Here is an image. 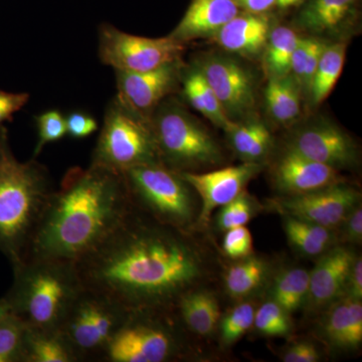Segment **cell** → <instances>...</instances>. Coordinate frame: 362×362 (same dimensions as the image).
<instances>
[{"label": "cell", "instance_id": "cell-17", "mask_svg": "<svg viewBox=\"0 0 362 362\" xmlns=\"http://www.w3.org/2000/svg\"><path fill=\"white\" fill-rule=\"evenodd\" d=\"M346 247H334L323 255L309 273L308 299L315 306H323L337 299L346 289L350 271L356 261Z\"/></svg>", "mask_w": 362, "mask_h": 362}, {"label": "cell", "instance_id": "cell-33", "mask_svg": "<svg viewBox=\"0 0 362 362\" xmlns=\"http://www.w3.org/2000/svg\"><path fill=\"white\" fill-rule=\"evenodd\" d=\"M37 127V142L33 158H37L47 144L59 141L66 133V117L59 110H49L35 116Z\"/></svg>", "mask_w": 362, "mask_h": 362}, {"label": "cell", "instance_id": "cell-6", "mask_svg": "<svg viewBox=\"0 0 362 362\" xmlns=\"http://www.w3.org/2000/svg\"><path fill=\"white\" fill-rule=\"evenodd\" d=\"M150 119L161 163L166 168L182 173L216 165L223 160L213 136L177 98H166Z\"/></svg>", "mask_w": 362, "mask_h": 362}, {"label": "cell", "instance_id": "cell-44", "mask_svg": "<svg viewBox=\"0 0 362 362\" xmlns=\"http://www.w3.org/2000/svg\"><path fill=\"white\" fill-rule=\"evenodd\" d=\"M305 0H277L276 7L280 9H289L292 7H299Z\"/></svg>", "mask_w": 362, "mask_h": 362}, {"label": "cell", "instance_id": "cell-18", "mask_svg": "<svg viewBox=\"0 0 362 362\" xmlns=\"http://www.w3.org/2000/svg\"><path fill=\"white\" fill-rule=\"evenodd\" d=\"M270 30L271 20L266 13L242 11L214 37L226 52L254 58L264 51Z\"/></svg>", "mask_w": 362, "mask_h": 362}, {"label": "cell", "instance_id": "cell-39", "mask_svg": "<svg viewBox=\"0 0 362 362\" xmlns=\"http://www.w3.org/2000/svg\"><path fill=\"white\" fill-rule=\"evenodd\" d=\"M30 95L26 93H8L0 90V127L6 121L11 120L14 113L21 110L28 102Z\"/></svg>", "mask_w": 362, "mask_h": 362}, {"label": "cell", "instance_id": "cell-16", "mask_svg": "<svg viewBox=\"0 0 362 362\" xmlns=\"http://www.w3.org/2000/svg\"><path fill=\"white\" fill-rule=\"evenodd\" d=\"M240 11L235 0H192L180 23L168 35L185 45L192 40L214 37Z\"/></svg>", "mask_w": 362, "mask_h": 362}, {"label": "cell", "instance_id": "cell-12", "mask_svg": "<svg viewBox=\"0 0 362 362\" xmlns=\"http://www.w3.org/2000/svg\"><path fill=\"white\" fill-rule=\"evenodd\" d=\"M185 66L181 59L140 73L115 70L117 96L150 119L159 104L180 89Z\"/></svg>", "mask_w": 362, "mask_h": 362}, {"label": "cell", "instance_id": "cell-43", "mask_svg": "<svg viewBox=\"0 0 362 362\" xmlns=\"http://www.w3.org/2000/svg\"><path fill=\"white\" fill-rule=\"evenodd\" d=\"M240 9L252 13H267L276 7L277 0H235Z\"/></svg>", "mask_w": 362, "mask_h": 362}, {"label": "cell", "instance_id": "cell-46", "mask_svg": "<svg viewBox=\"0 0 362 362\" xmlns=\"http://www.w3.org/2000/svg\"><path fill=\"white\" fill-rule=\"evenodd\" d=\"M9 309L8 306H7L6 300L2 298V299H0V320L4 318V316L6 315Z\"/></svg>", "mask_w": 362, "mask_h": 362}, {"label": "cell", "instance_id": "cell-14", "mask_svg": "<svg viewBox=\"0 0 362 362\" xmlns=\"http://www.w3.org/2000/svg\"><path fill=\"white\" fill-rule=\"evenodd\" d=\"M262 169V162H244L240 165L211 173L182 171L178 173L201 197L202 209L197 221L206 223L214 209L226 206L242 194L250 180L261 173Z\"/></svg>", "mask_w": 362, "mask_h": 362}, {"label": "cell", "instance_id": "cell-34", "mask_svg": "<svg viewBox=\"0 0 362 362\" xmlns=\"http://www.w3.org/2000/svg\"><path fill=\"white\" fill-rule=\"evenodd\" d=\"M254 202L244 190L233 201L221 206L216 216V225L221 230L246 226L254 216Z\"/></svg>", "mask_w": 362, "mask_h": 362}, {"label": "cell", "instance_id": "cell-38", "mask_svg": "<svg viewBox=\"0 0 362 362\" xmlns=\"http://www.w3.org/2000/svg\"><path fill=\"white\" fill-rule=\"evenodd\" d=\"M327 42L325 40L318 39V37H311L310 49H309L308 56H307L306 63L303 71V77L301 81V90L305 94H308L309 88H310L312 78L318 66L319 59L325 47H327Z\"/></svg>", "mask_w": 362, "mask_h": 362}, {"label": "cell", "instance_id": "cell-24", "mask_svg": "<svg viewBox=\"0 0 362 362\" xmlns=\"http://www.w3.org/2000/svg\"><path fill=\"white\" fill-rule=\"evenodd\" d=\"M301 93L291 75L269 78L265 89L266 108L275 122L288 125L301 115Z\"/></svg>", "mask_w": 362, "mask_h": 362}, {"label": "cell", "instance_id": "cell-10", "mask_svg": "<svg viewBox=\"0 0 362 362\" xmlns=\"http://www.w3.org/2000/svg\"><path fill=\"white\" fill-rule=\"evenodd\" d=\"M195 65L230 120L240 122L252 115L257 104V83L249 69L237 59L218 54L199 59Z\"/></svg>", "mask_w": 362, "mask_h": 362}, {"label": "cell", "instance_id": "cell-23", "mask_svg": "<svg viewBox=\"0 0 362 362\" xmlns=\"http://www.w3.org/2000/svg\"><path fill=\"white\" fill-rule=\"evenodd\" d=\"M326 335L335 346L352 349L362 341V305L359 300L349 299L337 304L328 314Z\"/></svg>", "mask_w": 362, "mask_h": 362}, {"label": "cell", "instance_id": "cell-25", "mask_svg": "<svg viewBox=\"0 0 362 362\" xmlns=\"http://www.w3.org/2000/svg\"><path fill=\"white\" fill-rule=\"evenodd\" d=\"M226 133L235 153L245 162H261L268 156L273 144L270 130L259 119L235 122Z\"/></svg>", "mask_w": 362, "mask_h": 362}, {"label": "cell", "instance_id": "cell-21", "mask_svg": "<svg viewBox=\"0 0 362 362\" xmlns=\"http://www.w3.org/2000/svg\"><path fill=\"white\" fill-rule=\"evenodd\" d=\"M21 362H78V357L59 330L28 327Z\"/></svg>", "mask_w": 362, "mask_h": 362}, {"label": "cell", "instance_id": "cell-4", "mask_svg": "<svg viewBox=\"0 0 362 362\" xmlns=\"http://www.w3.org/2000/svg\"><path fill=\"white\" fill-rule=\"evenodd\" d=\"M13 282L6 300L9 311L30 328L59 330L84 290L76 264L28 258L13 266Z\"/></svg>", "mask_w": 362, "mask_h": 362}, {"label": "cell", "instance_id": "cell-11", "mask_svg": "<svg viewBox=\"0 0 362 362\" xmlns=\"http://www.w3.org/2000/svg\"><path fill=\"white\" fill-rule=\"evenodd\" d=\"M361 194L343 182L306 192L288 195L272 204L280 213L316 225L333 228L358 204Z\"/></svg>", "mask_w": 362, "mask_h": 362}, {"label": "cell", "instance_id": "cell-37", "mask_svg": "<svg viewBox=\"0 0 362 362\" xmlns=\"http://www.w3.org/2000/svg\"><path fill=\"white\" fill-rule=\"evenodd\" d=\"M66 121V133L76 139H83L98 130L97 121L84 112H73Z\"/></svg>", "mask_w": 362, "mask_h": 362}, {"label": "cell", "instance_id": "cell-42", "mask_svg": "<svg viewBox=\"0 0 362 362\" xmlns=\"http://www.w3.org/2000/svg\"><path fill=\"white\" fill-rule=\"evenodd\" d=\"M350 299L359 300L362 298V259L356 258L350 271L346 289Z\"/></svg>", "mask_w": 362, "mask_h": 362}, {"label": "cell", "instance_id": "cell-2", "mask_svg": "<svg viewBox=\"0 0 362 362\" xmlns=\"http://www.w3.org/2000/svg\"><path fill=\"white\" fill-rule=\"evenodd\" d=\"M131 211L123 173L93 164L71 168L52 192L25 259L78 263L109 238Z\"/></svg>", "mask_w": 362, "mask_h": 362}, {"label": "cell", "instance_id": "cell-7", "mask_svg": "<svg viewBox=\"0 0 362 362\" xmlns=\"http://www.w3.org/2000/svg\"><path fill=\"white\" fill-rule=\"evenodd\" d=\"M123 175L136 211L185 232L194 223L192 188L177 171L161 163L147 164L128 169Z\"/></svg>", "mask_w": 362, "mask_h": 362}, {"label": "cell", "instance_id": "cell-40", "mask_svg": "<svg viewBox=\"0 0 362 362\" xmlns=\"http://www.w3.org/2000/svg\"><path fill=\"white\" fill-rule=\"evenodd\" d=\"M342 223L343 233H344V239L349 243H356L361 244L362 240V209L357 204L350 211V213L345 216Z\"/></svg>", "mask_w": 362, "mask_h": 362}, {"label": "cell", "instance_id": "cell-45", "mask_svg": "<svg viewBox=\"0 0 362 362\" xmlns=\"http://www.w3.org/2000/svg\"><path fill=\"white\" fill-rule=\"evenodd\" d=\"M8 144V135H7L6 128L4 126H1L0 127V159H1L4 149H6Z\"/></svg>", "mask_w": 362, "mask_h": 362}, {"label": "cell", "instance_id": "cell-30", "mask_svg": "<svg viewBox=\"0 0 362 362\" xmlns=\"http://www.w3.org/2000/svg\"><path fill=\"white\" fill-rule=\"evenodd\" d=\"M267 265L263 259L246 257L230 267L226 275V288L230 296L240 298L251 294L266 278Z\"/></svg>", "mask_w": 362, "mask_h": 362}, {"label": "cell", "instance_id": "cell-32", "mask_svg": "<svg viewBox=\"0 0 362 362\" xmlns=\"http://www.w3.org/2000/svg\"><path fill=\"white\" fill-rule=\"evenodd\" d=\"M287 312L276 302H267L255 312L254 326L268 337H286L291 329Z\"/></svg>", "mask_w": 362, "mask_h": 362}, {"label": "cell", "instance_id": "cell-31", "mask_svg": "<svg viewBox=\"0 0 362 362\" xmlns=\"http://www.w3.org/2000/svg\"><path fill=\"white\" fill-rule=\"evenodd\" d=\"M26 329L25 322L11 311L0 320V362H21Z\"/></svg>", "mask_w": 362, "mask_h": 362}, {"label": "cell", "instance_id": "cell-28", "mask_svg": "<svg viewBox=\"0 0 362 362\" xmlns=\"http://www.w3.org/2000/svg\"><path fill=\"white\" fill-rule=\"evenodd\" d=\"M284 228L290 243L298 251L306 256H319L332 243L333 237L330 228L310 221L286 216Z\"/></svg>", "mask_w": 362, "mask_h": 362}, {"label": "cell", "instance_id": "cell-26", "mask_svg": "<svg viewBox=\"0 0 362 362\" xmlns=\"http://www.w3.org/2000/svg\"><path fill=\"white\" fill-rule=\"evenodd\" d=\"M346 51L347 44L344 42L328 44L324 49L307 94L314 106L322 103L337 85L344 66Z\"/></svg>", "mask_w": 362, "mask_h": 362}, {"label": "cell", "instance_id": "cell-20", "mask_svg": "<svg viewBox=\"0 0 362 362\" xmlns=\"http://www.w3.org/2000/svg\"><path fill=\"white\" fill-rule=\"evenodd\" d=\"M180 86L183 97L195 110L226 132L232 129L235 122L226 115L218 98L197 65L185 66Z\"/></svg>", "mask_w": 362, "mask_h": 362}, {"label": "cell", "instance_id": "cell-13", "mask_svg": "<svg viewBox=\"0 0 362 362\" xmlns=\"http://www.w3.org/2000/svg\"><path fill=\"white\" fill-rule=\"evenodd\" d=\"M287 148L337 170L358 162V150L351 137L327 121H316L298 129Z\"/></svg>", "mask_w": 362, "mask_h": 362}, {"label": "cell", "instance_id": "cell-15", "mask_svg": "<svg viewBox=\"0 0 362 362\" xmlns=\"http://www.w3.org/2000/svg\"><path fill=\"white\" fill-rule=\"evenodd\" d=\"M279 190L288 195L306 194L343 182L337 169L287 148L273 170Z\"/></svg>", "mask_w": 362, "mask_h": 362}, {"label": "cell", "instance_id": "cell-27", "mask_svg": "<svg viewBox=\"0 0 362 362\" xmlns=\"http://www.w3.org/2000/svg\"><path fill=\"white\" fill-rule=\"evenodd\" d=\"M302 37L286 25L271 28L264 47V68L269 78L289 75L291 59Z\"/></svg>", "mask_w": 362, "mask_h": 362}, {"label": "cell", "instance_id": "cell-41", "mask_svg": "<svg viewBox=\"0 0 362 362\" xmlns=\"http://www.w3.org/2000/svg\"><path fill=\"white\" fill-rule=\"evenodd\" d=\"M320 359L318 350L312 343L299 342L288 349L283 361L285 362H316Z\"/></svg>", "mask_w": 362, "mask_h": 362}, {"label": "cell", "instance_id": "cell-29", "mask_svg": "<svg viewBox=\"0 0 362 362\" xmlns=\"http://www.w3.org/2000/svg\"><path fill=\"white\" fill-rule=\"evenodd\" d=\"M309 272L294 268L283 272L276 279L272 289L273 301L287 313L296 311L308 300Z\"/></svg>", "mask_w": 362, "mask_h": 362}, {"label": "cell", "instance_id": "cell-22", "mask_svg": "<svg viewBox=\"0 0 362 362\" xmlns=\"http://www.w3.org/2000/svg\"><path fill=\"white\" fill-rule=\"evenodd\" d=\"M173 309L187 328L202 337L209 334L220 320L218 301L206 291L190 289L181 295Z\"/></svg>", "mask_w": 362, "mask_h": 362}, {"label": "cell", "instance_id": "cell-8", "mask_svg": "<svg viewBox=\"0 0 362 362\" xmlns=\"http://www.w3.org/2000/svg\"><path fill=\"white\" fill-rule=\"evenodd\" d=\"M171 311L128 312L100 361L164 362L175 358L180 351V340L170 320Z\"/></svg>", "mask_w": 362, "mask_h": 362}, {"label": "cell", "instance_id": "cell-35", "mask_svg": "<svg viewBox=\"0 0 362 362\" xmlns=\"http://www.w3.org/2000/svg\"><path fill=\"white\" fill-rule=\"evenodd\" d=\"M255 310L252 305L243 303L238 305L225 317L221 323V339L226 344H230L240 339L247 331L254 326Z\"/></svg>", "mask_w": 362, "mask_h": 362}, {"label": "cell", "instance_id": "cell-19", "mask_svg": "<svg viewBox=\"0 0 362 362\" xmlns=\"http://www.w3.org/2000/svg\"><path fill=\"white\" fill-rule=\"evenodd\" d=\"M361 0H305L297 14L298 25L309 33L341 32L354 20Z\"/></svg>", "mask_w": 362, "mask_h": 362}, {"label": "cell", "instance_id": "cell-5", "mask_svg": "<svg viewBox=\"0 0 362 362\" xmlns=\"http://www.w3.org/2000/svg\"><path fill=\"white\" fill-rule=\"evenodd\" d=\"M156 163H161V159L151 119L116 95L105 112L90 164L123 173L136 166Z\"/></svg>", "mask_w": 362, "mask_h": 362}, {"label": "cell", "instance_id": "cell-36", "mask_svg": "<svg viewBox=\"0 0 362 362\" xmlns=\"http://www.w3.org/2000/svg\"><path fill=\"white\" fill-rule=\"evenodd\" d=\"M226 232L223 249L230 258L244 259L251 255L252 238L246 226L230 228Z\"/></svg>", "mask_w": 362, "mask_h": 362}, {"label": "cell", "instance_id": "cell-3", "mask_svg": "<svg viewBox=\"0 0 362 362\" xmlns=\"http://www.w3.org/2000/svg\"><path fill=\"white\" fill-rule=\"evenodd\" d=\"M54 189L42 163L18 160L7 145L0 159V252L11 266L28 256Z\"/></svg>", "mask_w": 362, "mask_h": 362}, {"label": "cell", "instance_id": "cell-1", "mask_svg": "<svg viewBox=\"0 0 362 362\" xmlns=\"http://www.w3.org/2000/svg\"><path fill=\"white\" fill-rule=\"evenodd\" d=\"M85 289L124 310H173L204 275V259L185 230L133 209L89 255L76 263Z\"/></svg>", "mask_w": 362, "mask_h": 362}, {"label": "cell", "instance_id": "cell-9", "mask_svg": "<svg viewBox=\"0 0 362 362\" xmlns=\"http://www.w3.org/2000/svg\"><path fill=\"white\" fill-rule=\"evenodd\" d=\"M185 44L169 35L159 39L138 37L102 23L98 33V54L104 65L114 71H147L181 59Z\"/></svg>", "mask_w": 362, "mask_h": 362}]
</instances>
